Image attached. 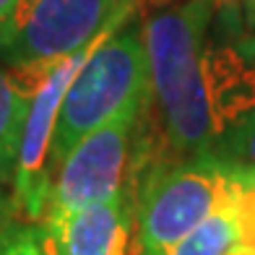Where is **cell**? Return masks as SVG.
<instances>
[{
  "label": "cell",
  "mask_w": 255,
  "mask_h": 255,
  "mask_svg": "<svg viewBox=\"0 0 255 255\" xmlns=\"http://www.w3.org/2000/svg\"><path fill=\"white\" fill-rule=\"evenodd\" d=\"M208 154L237 172L245 185L255 182V110L248 112L232 130H227Z\"/></svg>",
  "instance_id": "obj_10"
},
{
  "label": "cell",
  "mask_w": 255,
  "mask_h": 255,
  "mask_svg": "<svg viewBox=\"0 0 255 255\" xmlns=\"http://www.w3.org/2000/svg\"><path fill=\"white\" fill-rule=\"evenodd\" d=\"M133 0H18L0 21V55L18 68L89 47Z\"/></svg>",
  "instance_id": "obj_6"
},
{
  "label": "cell",
  "mask_w": 255,
  "mask_h": 255,
  "mask_svg": "<svg viewBox=\"0 0 255 255\" xmlns=\"http://www.w3.org/2000/svg\"><path fill=\"white\" fill-rule=\"evenodd\" d=\"M253 3H255V0H253Z\"/></svg>",
  "instance_id": "obj_17"
},
{
  "label": "cell",
  "mask_w": 255,
  "mask_h": 255,
  "mask_svg": "<svg viewBox=\"0 0 255 255\" xmlns=\"http://www.w3.org/2000/svg\"><path fill=\"white\" fill-rule=\"evenodd\" d=\"M143 115H125L97 128L60 159L47 208L37 224L42 240H50L73 214L128 193L133 130Z\"/></svg>",
  "instance_id": "obj_4"
},
{
  "label": "cell",
  "mask_w": 255,
  "mask_h": 255,
  "mask_svg": "<svg viewBox=\"0 0 255 255\" xmlns=\"http://www.w3.org/2000/svg\"><path fill=\"white\" fill-rule=\"evenodd\" d=\"M138 3H148V5H159V3H164V0H133V5Z\"/></svg>",
  "instance_id": "obj_15"
},
{
  "label": "cell",
  "mask_w": 255,
  "mask_h": 255,
  "mask_svg": "<svg viewBox=\"0 0 255 255\" xmlns=\"http://www.w3.org/2000/svg\"><path fill=\"white\" fill-rule=\"evenodd\" d=\"M237 195L224 206H219L211 216H206L180 242L154 255H227L237 245V216H235Z\"/></svg>",
  "instance_id": "obj_9"
},
{
  "label": "cell",
  "mask_w": 255,
  "mask_h": 255,
  "mask_svg": "<svg viewBox=\"0 0 255 255\" xmlns=\"http://www.w3.org/2000/svg\"><path fill=\"white\" fill-rule=\"evenodd\" d=\"M3 208H5V201H3V195H0V214H3Z\"/></svg>",
  "instance_id": "obj_16"
},
{
  "label": "cell",
  "mask_w": 255,
  "mask_h": 255,
  "mask_svg": "<svg viewBox=\"0 0 255 255\" xmlns=\"http://www.w3.org/2000/svg\"><path fill=\"white\" fill-rule=\"evenodd\" d=\"M245 188L237 172L214 154L159 164L138 193V255H154L180 242L206 216Z\"/></svg>",
  "instance_id": "obj_3"
},
{
  "label": "cell",
  "mask_w": 255,
  "mask_h": 255,
  "mask_svg": "<svg viewBox=\"0 0 255 255\" xmlns=\"http://www.w3.org/2000/svg\"><path fill=\"white\" fill-rule=\"evenodd\" d=\"M16 3H18V0H0V21L10 13V8H13Z\"/></svg>",
  "instance_id": "obj_14"
},
{
  "label": "cell",
  "mask_w": 255,
  "mask_h": 255,
  "mask_svg": "<svg viewBox=\"0 0 255 255\" xmlns=\"http://www.w3.org/2000/svg\"><path fill=\"white\" fill-rule=\"evenodd\" d=\"M151 102V78L143 29H112L86 57L71 81L57 115L52 161L60 159L91 130L125 115H141Z\"/></svg>",
  "instance_id": "obj_2"
},
{
  "label": "cell",
  "mask_w": 255,
  "mask_h": 255,
  "mask_svg": "<svg viewBox=\"0 0 255 255\" xmlns=\"http://www.w3.org/2000/svg\"><path fill=\"white\" fill-rule=\"evenodd\" d=\"M227 255H255V248H248V245H242V242H237Z\"/></svg>",
  "instance_id": "obj_13"
},
{
  "label": "cell",
  "mask_w": 255,
  "mask_h": 255,
  "mask_svg": "<svg viewBox=\"0 0 255 255\" xmlns=\"http://www.w3.org/2000/svg\"><path fill=\"white\" fill-rule=\"evenodd\" d=\"M31 94L0 68V185L13 182Z\"/></svg>",
  "instance_id": "obj_8"
},
{
  "label": "cell",
  "mask_w": 255,
  "mask_h": 255,
  "mask_svg": "<svg viewBox=\"0 0 255 255\" xmlns=\"http://www.w3.org/2000/svg\"><path fill=\"white\" fill-rule=\"evenodd\" d=\"M0 255H50L34 224L0 229Z\"/></svg>",
  "instance_id": "obj_11"
},
{
  "label": "cell",
  "mask_w": 255,
  "mask_h": 255,
  "mask_svg": "<svg viewBox=\"0 0 255 255\" xmlns=\"http://www.w3.org/2000/svg\"><path fill=\"white\" fill-rule=\"evenodd\" d=\"M133 8H125L115 16L102 34L89 44V47L78 50L76 55L52 60L47 73L31 91L26 123H24V135H21L18 146V159H16V172H13V208L24 222L37 227L44 216V208L50 201L52 180H55V161H52V141H55V128H57V115H60V104L71 81L86 63V57L99 47V42L107 37L112 29L125 24Z\"/></svg>",
  "instance_id": "obj_5"
},
{
  "label": "cell",
  "mask_w": 255,
  "mask_h": 255,
  "mask_svg": "<svg viewBox=\"0 0 255 255\" xmlns=\"http://www.w3.org/2000/svg\"><path fill=\"white\" fill-rule=\"evenodd\" d=\"M130 193L73 214L50 240H42L50 255H128L130 237Z\"/></svg>",
  "instance_id": "obj_7"
},
{
  "label": "cell",
  "mask_w": 255,
  "mask_h": 255,
  "mask_svg": "<svg viewBox=\"0 0 255 255\" xmlns=\"http://www.w3.org/2000/svg\"><path fill=\"white\" fill-rule=\"evenodd\" d=\"M237 216V242L255 248V182L245 185L235 201Z\"/></svg>",
  "instance_id": "obj_12"
},
{
  "label": "cell",
  "mask_w": 255,
  "mask_h": 255,
  "mask_svg": "<svg viewBox=\"0 0 255 255\" xmlns=\"http://www.w3.org/2000/svg\"><path fill=\"white\" fill-rule=\"evenodd\" d=\"M214 0H188L154 13L143 26L151 97L167 141L185 156L208 154L216 143L206 76V42Z\"/></svg>",
  "instance_id": "obj_1"
}]
</instances>
